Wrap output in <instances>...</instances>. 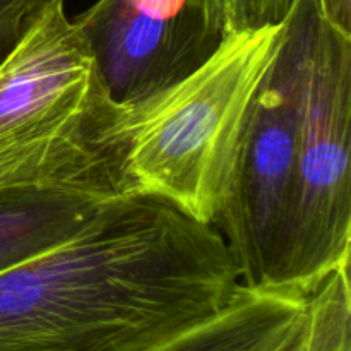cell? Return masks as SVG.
Segmentation results:
<instances>
[{
    "label": "cell",
    "mask_w": 351,
    "mask_h": 351,
    "mask_svg": "<svg viewBox=\"0 0 351 351\" xmlns=\"http://www.w3.org/2000/svg\"><path fill=\"white\" fill-rule=\"evenodd\" d=\"M302 21L295 197L278 287L314 291L350 264L351 36L317 0H293Z\"/></svg>",
    "instance_id": "4"
},
{
    "label": "cell",
    "mask_w": 351,
    "mask_h": 351,
    "mask_svg": "<svg viewBox=\"0 0 351 351\" xmlns=\"http://www.w3.org/2000/svg\"><path fill=\"white\" fill-rule=\"evenodd\" d=\"M105 202L64 191L0 194V273L71 239Z\"/></svg>",
    "instance_id": "8"
},
{
    "label": "cell",
    "mask_w": 351,
    "mask_h": 351,
    "mask_svg": "<svg viewBox=\"0 0 351 351\" xmlns=\"http://www.w3.org/2000/svg\"><path fill=\"white\" fill-rule=\"evenodd\" d=\"M51 0H0V62Z\"/></svg>",
    "instance_id": "10"
},
{
    "label": "cell",
    "mask_w": 351,
    "mask_h": 351,
    "mask_svg": "<svg viewBox=\"0 0 351 351\" xmlns=\"http://www.w3.org/2000/svg\"><path fill=\"white\" fill-rule=\"evenodd\" d=\"M209 26L223 36L232 31L271 26L285 19L293 0H199Z\"/></svg>",
    "instance_id": "9"
},
{
    "label": "cell",
    "mask_w": 351,
    "mask_h": 351,
    "mask_svg": "<svg viewBox=\"0 0 351 351\" xmlns=\"http://www.w3.org/2000/svg\"><path fill=\"white\" fill-rule=\"evenodd\" d=\"M127 119L65 0H51L0 62V194L127 197Z\"/></svg>",
    "instance_id": "2"
},
{
    "label": "cell",
    "mask_w": 351,
    "mask_h": 351,
    "mask_svg": "<svg viewBox=\"0 0 351 351\" xmlns=\"http://www.w3.org/2000/svg\"><path fill=\"white\" fill-rule=\"evenodd\" d=\"M308 312V311H307ZM305 331H307V319H305L304 326L295 332L290 338V341L287 345L281 346L278 351H304V343H305Z\"/></svg>",
    "instance_id": "12"
},
{
    "label": "cell",
    "mask_w": 351,
    "mask_h": 351,
    "mask_svg": "<svg viewBox=\"0 0 351 351\" xmlns=\"http://www.w3.org/2000/svg\"><path fill=\"white\" fill-rule=\"evenodd\" d=\"M72 21L119 103L143 101L180 81L223 38L199 0H98Z\"/></svg>",
    "instance_id": "6"
},
{
    "label": "cell",
    "mask_w": 351,
    "mask_h": 351,
    "mask_svg": "<svg viewBox=\"0 0 351 351\" xmlns=\"http://www.w3.org/2000/svg\"><path fill=\"white\" fill-rule=\"evenodd\" d=\"M302 21L285 16L280 51L254 103L228 195L215 226L247 287H278L297 173Z\"/></svg>",
    "instance_id": "5"
},
{
    "label": "cell",
    "mask_w": 351,
    "mask_h": 351,
    "mask_svg": "<svg viewBox=\"0 0 351 351\" xmlns=\"http://www.w3.org/2000/svg\"><path fill=\"white\" fill-rule=\"evenodd\" d=\"M283 33L285 19L223 34L216 50L185 77L127 103V195L160 199L213 226Z\"/></svg>",
    "instance_id": "3"
},
{
    "label": "cell",
    "mask_w": 351,
    "mask_h": 351,
    "mask_svg": "<svg viewBox=\"0 0 351 351\" xmlns=\"http://www.w3.org/2000/svg\"><path fill=\"white\" fill-rule=\"evenodd\" d=\"M311 293L242 283L219 314L149 351H278L304 326Z\"/></svg>",
    "instance_id": "7"
},
{
    "label": "cell",
    "mask_w": 351,
    "mask_h": 351,
    "mask_svg": "<svg viewBox=\"0 0 351 351\" xmlns=\"http://www.w3.org/2000/svg\"><path fill=\"white\" fill-rule=\"evenodd\" d=\"M322 16L351 36V0H317Z\"/></svg>",
    "instance_id": "11"
},
{
    "label": "cell",
    "mask_w": 351,
    "mask_h": 351,
    "mask_svg": "<svg viewBox=\"0 0 351 351\" xmlns=\"http://www.w3.org/2000/svg\"><path fill=\"white\" fill-rule=\"evenodd\" d=\"M240 274L218 230L143 195L0 273V351H149L223 311Z\"/></svg>",
    "instance_id": "1"
}]
</instances>
